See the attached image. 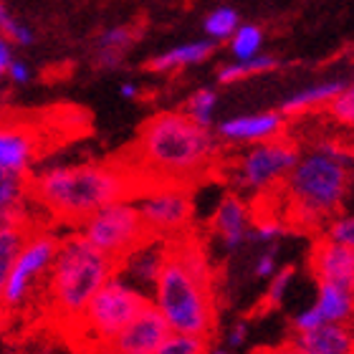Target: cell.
Here are the masks:
<instances>
[{
    "instance_id": "6da1fadb",
    "label": "cell",
    "mask_w": 354,
    "mask_h": 354,
    "mask_svg": "<svg viewBox=\"0 0 354 354\" xmlns=\"http://www.w3.org/2000/svg\"><path fill=\"white\" fill-rule=\"evenodd\" d=\"M221 142L213 129L195 124L183 111H160L149 117L134 142L132 162H124L140 185L198 183L213 167Z\"/></svg>"
},
{
    "instance_id": "7a4b0ae2",
    "label": "cell",
    "mask_w": 354,
    "mask_h": 354,
    "mask_svg": "<svg viewBox=\"0 0 354 354\" xmlns=\"http://www.w3.org/2000/svg\"><path fill=\"white\" fill-rule=\"evenodd\" d=\"M140 180L124 162L48 165L28 183V198L64 223H82L114 200H132Z\"/></svg>"
},
{
    "instance_id": "3957f363",
    "label": "cell",
    "mask_w": 354,
    "mask_h": 354,
    "mask_svg": "<svg viewBox=\"0 0 354 354\" xmlns=\"http://www.w3.org/2000/svg\"><path fill=\"white\" fill-rule=\"evenodd\" d=\"M117 273V261L96 251L74 230L59 238L53 263L46 273V301L59 322L76 326L86 304Z\"/></svg>"
},
{
    "instance_id": "277c9868",
    "label": "cell",
    "mask_w": 354,
    "mask_h": 354,
    "mask_svg": "<svg viewBox=\"0 0 354 354\" xmlns=\"http://www.w3.org/2000/svg\"><path fill=\"white\" fill-rule=\"evenodd\" d=\"M288 218L301 228H314L339 213L349 192V162L311 147L296 160L283 180Z\"/></svg>"
},
{
    "instance_id": "5b68a950",
    "label": "cell",
    "mask_w": 354,
    "mask_h": 354,
    "mask_svg": "<svg viewBox=\"0 0 354 354\" xmlns=\"http://www.w3.org/2000/svg\"><path fill=\"white\" fill-rule=\"evenodd\" d=\"M149 304L162 314L170 332L210 339L218 317L213 286L195 279L172 253H167V261L152 286Z\"/></svg>"
},
{
    "instance_id": "8992f818",
    "label": "cell",
    "mask_w": 354,
    "mask_h": 354,
    "mask_svg": "<svg viewBox=\"0 0 354 354\" xmlns=\"http://www.w3.org/2000/svg\"><path fill=\"white\" fill-rule=\"evenodd\" d=\"M147 304L149 296L142 288L114 273L86 304L82 319L76 322V329H82L84 337H91L99 347H106Z\"/></svg>"
},
{
    "instance_id": "52a82bcc",
    "label": "cell",
    "mask_w": 354,
    "mask_h": 354,
    "mask_svg": "<svg viewBox=\"0 0 354 354\" xmlns=\"http://www.w3.org/2000/svg\"><path fill=\"white\" fill-rule=\"evenodd\" d=\"M142 225L152 238H172L185 236L195 218V195L187 185H147L132 198Z\"/></svg>"
},
{
    "instance_id": "ba28073f",
    "label": "cell",
    "mask_w": 354,
    "mask_h": 354,
    "mask_svg": "<svg viewBox=\"0 0 354 354\" xmlns=\"http://www.w3.org/2000/svg\"><path fill=\"white\" fill-rule=\"evenodd\" d=\"M79 233L104 256L119 261L147 238L137 205L132 200H114L99 207L86 221L79 223Z\"/></svg>"
},
{
    "instance_id": "9c48e42d",
    "label": "cell",
    "mask_w": 354,
    "mask_h": 354,
    "mask_svg": "<svg viewBox=\"0 0 354 354\" xmlns=\"http://www.w3.org/2000/svg\"><path fill=\"white\" fill-rule=\"evenodd\" d=\"M59 248V236L51 230H28L21 251L15 256L13 268L8 273L6 294H3V309L13 311L21 309L36 291L41 279L46 281V273L51 268L53 256Z\"/></svg>"
},
{
    "instance_id": "30bf717a",
    "label": "cell",
    "mask_w": 354,
    "mask_h": 354,
    "mask_svg": "<svg viewBox=\"0 0 354 354\" xmlns=\"http://www.w3.org/2000/svg\"><path fill=\"white\" fill-rule=\"evenodd\" d=\"M301 157V149L291 140H268L251 145L238 160L233 183L245 192H268L281 185Z\"/></svg>"
},
{
    "instance_id": "8fae6325",
    "label": "cell",
    "mask_w": 354,
    "mask_h": 354,
    "mask_svg": "<svg viewBox=\"0 0 354 354\" xmlns=\"http://www.w3.org/2000/svg\"><path fill=\"white\" fill-rule=\"evenodd\" d=\"M286 117L281 111H251V114H233L215 124V137L225 145H261L268 140H279L283 132Z\"/></svg>"
},
{
    "instance_id": "7c38bea8",
    "label": "cell",
    "mask_w": 354,
    "mask_h": 354,
    "mask_svg": "<svg viewBox=\"0 0 354 354\" xmlns=\"http://www.w3.org/2000/svg\"><path fill=\"white\" fill-rule=\"evenodd\" d=\"M170 334V326L162 319V314L147 304L114 339L106 344L109 354H155Z\"/></svg>"
},
{
    "instance_id": "4fadbf2b",
    "label": "cell",
    "mask_w": 354,
    "mask_h": 354,
    "mask_svg": "<svg viewBox=\"0 0 354 354\" xmlns=\"http://www.w3.org/2000/svg\"><path fill=\"white\" fill-rule=\"evenodd\" d=\"M167 253H170V241L147 236L137 248L127 253L124 259L117 261V273L137 288L155 286L157 276L167 261Z\"/></svg>"
},
{
    "instance_id": "5bb4252c",
    "label": "cell",
    "mask_w": 354,
    "mask_h": 354,
    "mask_svg": "<svg viewBox=\"0 0 354 354\" xmlns=\"http://www.w3.org/2000/svg\"><path fill=\"white\" fill-rule=\"evenodd\" d=\"M251 223H253V215L248 203L241 195H225L218 203V207H215L210 228H213V233L218 236V241H221V245L225 251L236 253L248 243Z\"/></svg>"
},
{
    "instance_id": "9a60e30c",
    "label": "cell",
    "mask_w": 354,
    "mask_h": 354,
    "mask_svg": "<svg viewBox=\"0 0 354 354\" xmlns=\"http://www.w3.org/2000/svg\"><path fill=\"white\" fill-rule=\"evenodd\" d=\"M309 266L317 283L354 288V248L349 245L329 243L322 238L311 248Z\"/></svg>"
},
{
    "instance_id": "2e32d148",
    "label": "cell",
    "mask_w": 354,
    "mask_h": 354,
    "mask_svg": "<svg viewBox=\"0 0 354 354\" xmlns=\"http://www.w3.org/2000/svg\"><path fill=\"white\" fill-rule=\"evenodd\" d=\"M36 157V137L23 127H0V183L26 180Z\"/></svg>"
},
{
    "instance_id": "e0dca14e",
    "label": "cell",
    "mask_w": 354,
    "mask_h": 354,
    "mask_svg": "<svg viewBox=\"0 0 354 354\" xmlns=\"http://www.w3.org/2000/svg\"><path fill=\"white\" fill-rule=\"evenodd\" d=\"M137 44V30L132 26H109L94 38V64L104 71H117L124 64L127 53Z\"/></svg>"
},
{
    "instance_id": "ac0fdd59",
    "label": "cell",
    "mask_w": 354,
    "mask_h": 354,
    "mask_svg": "<svg viewBox=\"0 0 354 354\" xmlns=\"http://www.w3.org/2000/svg\"><path fill=\"white\" fill-rule=\"evenodd\" d=\"M304 354H354L349 324H322L311 332L294 334L291 339Z\"/></svg>"
},
{
    "instance_id": "d6986e66",
    "label": "cell",
    "mask_w": 354,
    "mask_h": 354,
    "mask_svg": "<svg viewBox=\"0 0 354 354\" xmlns=\"http://www.w3.org/2000/svg\"><path fill=\"white\" fill-rule=\"evenodd\" d=\"M215 53V44L213 41H190V44H180L172 46L167 51L157 53L149 59V71H157V74H170V71H180V68H190V66H200L205 64L210 56Z\"/></svg>"
},
{
    "instance_id": "ffe728a7",
    "label": "cell",
    "mask_w": 354,
    "mask_h": 354,
    "mask_svg": "<svg viewBox=\"0 0 354 354\" xmlns=\"http://www.w3.org/2000/svg\"><path fill=\"white\" fill-rule=\"evenodd\" d=\"M347 86L349 84L344 79H326V82L311 84V86L299 88L296 94L283 99L279 111L283 117H299V114H306V111L322 109V106L332 102L334 96H339Z\"/></svg>"
},
{
    "instance_id": "44dd1931",
    "label": "cell",
    "mask_w": 354,
    "mask_h": 354,
    "mask_svg": "<svg viewBox=\"0 0 354 354\" xmlns=\"http://www.w3.org/2000/svg\"><path fill=\"white\" fill-rule=\"evenodd\" d=\"M314 309L319 311V317L324 319V324H349L354 309L352 288L334 286V283H319Z\"/></svg>"
},
{
    "instance_id": "7402d4cb",
    "label": "cell",
    "mask_w": 354,
    "mask_h": 354,
    "mask_svg": "<svg viewBox=\"0 0 354 354\" xmlns=\"http://www.w3.org/2000/svg\"><path fill=\"white\" fill-rule=\"evenodd\" d=\"M276 66H279V59H276V56H271V53H259V56H253V59L230 61V64L221 66V71H218V82L238 84V82L251 79V76L268 74V71H273Z\"/></svg>"
},
{
    "instance_id": "603a6c76",
    "label": "cell",
    "mask_w": 354,
    "mask_h": 354,
    "mask_svg": "<svg viewBox=\"0 0 354 354\" xmlns=\"http://www.w3.org/2000/svg\"><path fill=\"white\" fill-rule=\"evenodd\" d=\"M218 102H221V99H218V91L210 88V86H203V88H198V91H192V94L187 96V102H185V106L180 111H183L187 119H192L195 124L213 129Z\"/></svg>"
},
{
    "instance_id": "cb8c5ba5",
    "label": "cell",
    "mask_w": 354,
    "mask_h": 354,
    "mask_svg": "<svg viewBox=\"0 0 354 354\" xmlns=\"http://www.w3.org/2000/svg\"><path fill=\"white\" fill-rule=\"evenodd\" d=\"M30 228H13V230H0V317H3V294H6L8 273L13 268V261L21 251L23 241L28 236Z\"/></svg>"
},
{
    "instance_id": "d4e9b609",
    "label": "cell",
    "mask_w": 354,
    "mask_h": 354,
    "mask_svg": "<svg viewBox=\"0 0 354 354\" xmlns=\"http://www.w3.org/2000/svg\"><path fill=\"white\" fill-rule=\"evenodd\" d=\"M238 26H241L238 10H233V8H228V6H221L205 15L203 30H205L207 41H213V44L218 46V44H225V41L236 33Z\"/></svg>"
},
{
    "instance_id": "484cf974",
    "label": "cell",
    "mask_w": 354,
    "mask_h": 354,
    "mask_svg": "<svg viewBox=\"0 0 354 354\" xmlns=\"http://www.w3.org/2000/svg\"><path fill=\"white\" fill-rule=\"evenodd\" d=\"M230 53H233V61H245L259 56L261 48H263V30L253 23H241L236 28V33L228 38Z\"/></svg>"
},
{
    "instance_id": "4316f807",
    "label": "cell",
    "mask_w": 354,
    "mask_h": 354,
    "mask_svg": "<svg viewBox=\"0 0 354 354\" xmlns=\"http://www.w3.org/2000/svg\"><path fill=\"white\" fill-rule=\"evenodd\" d=\"M0 36L10 46H33V41H36L33 28L28 23H23L3 0H0Z\"/></svg>"
},
{
    "instance_id": "83f0119b",
    "label": "cell",
    "mask_w": 354,
    "mask_h": 354,
    "mask_svg": "<svg viewBox=\"0 0 354 354\" xmlns=\"http://www.w3.org/2000/svg\"><path fill=\"white\" fill-rule=\"evenodd\" d=\"M286 233L288 223H283L281 218H256L251 223V230H248V243L276 245Z\"/></svg>"
},
{
    "instance_id": "f1b7e54d",
    "label": "cell",
    "mask_w": 354,
    "mask_h": 354,
    "mask_svg": "<svg viewBox=\"0 0 354 354\" xmlns=\"http://www.w3.org/2000/svg\"><path fill=\"white\" fill-rule=\"evenodd\" d=\"M294 276H296L294 266H283V268H279V271L268 279V291H266V296H263L266 309H279L281 304H283L286 291H288V286H291Z\"/></svg>"
},
{
    "instance_id": "f546056e",
    "label": "cell",
    "mask_w": 354,
    "mask_h": 354,
    "mask_svg": "<svg viewBox=\"0 0 354 354\" xmlns=\"http://www.w3.org/2000/svg\"><path fill=\"white\" fill-rule=\"evenodd\" d=\"M205 352H207V339L170 332L167 339L160 344V349L155 354H205Z\"/></svg>"
},
{
    "instance_id": "4dcf8cb0",
    "label": "cell",
    "mask_w": 354,
    "mask_h": 354,
    "mask_svg": "<svg viewBox=\"0 0 354 354\" xmlns=\"http://www.w3.org/2000/svg\"><path fill=\"white\" fill-rule=\"evenodd\" d=\"M324 241L354 248V221H352V215L337 213L334 218H329V223H326V230H324Z\"/></svg>"
},
{
    "instance_id": "1f68e13d",
    "label": "cell",
    "mask_w": 354,
    "mask_h": 354,
    "mask_svg": "<svg viewBox=\"0 0 354 354\" xmlns=\"http://www.w3.org/2000/svg\"><path fill=\"white\" fill-rule=\"evenodd\" d=\"M28 200V183L26 180H3L0 183V210L21 207Z\"/></svg>"
},
{
    "instance_id": "d6a6232c",
    "label": "cell",
    "mask_w": 354,
    "mask_h": 354,
    "mask_svg": "<svg viewBox=\"0 0 354 354\" xmlns=\"http://www.w3.org/2000/svg\"><path fill=\"white\" fill-rule=\"evenodd\" d=\"M326 106H329V114H332L339 124L352 127V122H354V88L347 86L339 96H334Z\"/></svg>"
},
{
    "instance_id": "836d02e7",
    "label": "cell",
    "mask_w": 354,
    "mask_h": 354,
    "mask_svg": "<svg viewBox=\"0 0 354 354\" xmlns=\"http://www.w3.org/2000/svg\"><path fill=\"white\" fill-rule=\"evenodd\" d=\"M276 259H279V248H276V245H266L263 251L259 253L256 263H253V273H256V279H266V281L271 279L273 273L279 271Z\"/></svg>"
},
{
    "instance_id": "e575fe53",
    "label": "cell",
    "mask_w": 354,
    "mask_h": 354,
    "mask_svg": "<svg viewBox=\"0 0 354 354\" xmlns=\"http://www.w3.org/2000/svg\"><path fill=\"white\" fill-rule=\"evenodd\" d=\"M322 324H324V319L319 317V311L314 309V306L299 311V314L294 317V322H291V326H294V334L311 332V329H319Z\"/></svg>"
},
{
    "instance_id": "d590c367",
    "label": "cell",
    "mask_w": 354,
    "mask_h": 354,
    "mask_svg": "<svg viewBox=\"0 0 354 354\" xmlns=\"http://www.w3.org/2000/svg\"><path fill=\"white\" fill-rule=\"evenodd\" d=\"M6 82L15 84V86H23V84L30 82V66L26 64L23 59H10L8 64V71H6Z\"/></svg>"
},
{
    "instance_id": "8d00e7d4",
    "label": "cell",
    "mask_w": 354,
    "mask_h": 354,
    "mask_svg": "<svg viewBox=\"0 0 354 354\" xmlns=\"http://www.w3.org/2000/svg\"><path fill=\"white\" fill-rule=\"evenodd\" d=\"M245 339H248V322H236L228 332V347L230 349L243 347Z\"/></svg>"
},
{
    "instance_id": "74e56055",
    "label": "cell",
    "mask_w": 354,
    "mask_h": 354,
    "mask_svg": "<svg viewBox=\"0 0 354 354\" xmlns=\"http://www.w3.org/2000/svg\"><path fill=\"white\" fill-rule=\"evenodd\" d=\"M13 56H15L13 46L0 36V91H3V86H6V71H8V64H10V59H13Z\"/></svg>"
},
{
    "instance_id": "f35d334b",
    "label": "cell",
    "mask_w": 354,
    "mask_h": 354,
    "mask_svg": "<svg viewBox=\"0 0 354 354\" xmlns=\"http://www.w3.org/2000/svg\"><path fill=\"white\" fill-rule=\"evenodd\" d=\"M253 354H304L301 349L296 347L294 342H283L279 347H266V349H256Z\"/></svg>"
},
{
    "instance_id": "ab89813d",
    "label": "cell",
    "mask_w": 354,
    "mask_h": 354,
    "mask_svg": "<svg viewBox=\"0 0 354 354\" xmlns=\"http://www.w3.org/2000/svg\"><path fill=\"white\" fill-rule=\"evenodd\" d=\"M119 94H122V99H129V102H132V99L140 96V86L132 82H124L122 86H119Z\"/></svg>"
},
{
    "instance_id": "60d3db41",
    "label": "cell",
    "mask_w": 354,
    "mask_h": 354,
    "mask_svg": "<svg viewBox=\"0 0 354 354\" xmlns=\"http://www.w3.org/2000/svg\"><path fill=\"white\" fill-rule=\"evenodd\" d=\"M210 354H230V352H225V349H213Z\"/></svg>"
}]
</instances>
